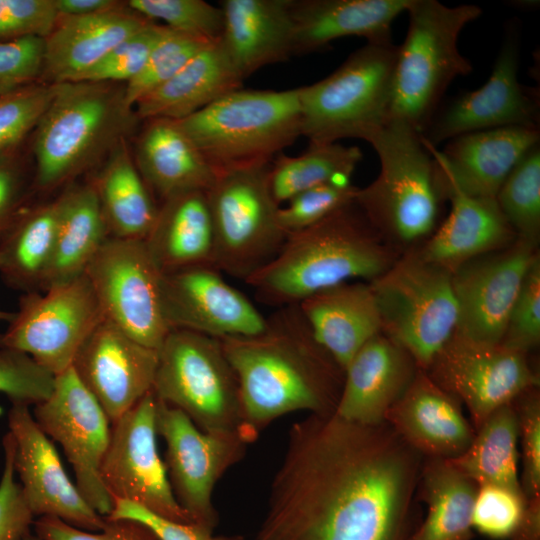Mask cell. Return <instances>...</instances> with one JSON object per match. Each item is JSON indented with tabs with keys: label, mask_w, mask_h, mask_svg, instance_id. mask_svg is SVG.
<instances>
[{
	"label": "cell",
	"mask_w": 540,
	"mask_h": 540,
	"mask_svg": "<svg viewBox=\"0 0 540 540\" xmlns=\"http://www.w3.org/2000/svg\"><path fill=\"white\" fill-rule=\"evenodd\" d=\"M423 460L385 422L310 414L289 430L257 540H408Z\"/></svg>",
	"instance_id": "1"
},
{
	"label": "cell",
	"mask_w": 540,
	"mask_h": 540,
	"mask_svg": "<svg viewBox=\"0 0 540 540\" xmlns=\"http://www.w3.org/2000/svg\"><path fill=\"white\" fill-rule=\"evenodd\" d=\"M220 340L238 379L240 431L249 443L285 414L335 412L344 370L317 342L297 304L278 308L255 335Z\"/></svg>",
	"instance_id": "2"
},
{
	"label": "cell",
	"mask_w": 540,
	"mask_h": 540,
	"mask_svg": "<svg viewBox=\"0 0 540 540\" xmlns=\"http://www.w3.org/2000/svg\"><path fill=\"white\" fill-rule=\"evenodd\" d=\"M400 256L353 202L288 234L276 256L244 282L260 302L280 308L342 283L370 282Z\"/></svg>",
	"instance_id": "3"
},
{
	"label": "cell",
	"mask_w": 540,
	"mask_h": 540,
	"mask_svg": "<svg viewBox=\"0 0 540 540\" xmlns=\"http://www.w3.org/2000/svg\"><path fill=\"white\" fill-rule=\"evenodd\" d=\"M137 118L124 84L57 83L35 128L36 187L53 190L91 168L125 140Z\"/></svg>",
	"instance_id": "4"
},
{
	"label": "cell",
	"mask_w": 540,
	"mask_h": 540,
	"mask_svg": "<svg viewBox=\"0 0 540 540\" xmlns=\"http://www.w3.org/2000/svg\"><path fill=\"white\" fill-rule=\"evenodd\" d=\"M380 172L358 188L355 203L381 237L401 254L424 242L438 227L447 201L435 159L421 135L389 120L368 141Z\"/></svg>",
	"instance_id": "5"
},
{
	"label": "cell",
	"mask_w": 540,
	"mask_h": 540,
	"mask_svg": "<svg viewBox=\"0 0 540 540\" xmlns=\"http://www.w3.org/2000/svg\"><path fill=\"white\" fill-rule=\"evenodd\" d=\"M408 29L398 45L389 120L420 135L440 108L450 84L473 70L461 54L462 30L481 14L475 4L448 6L436 0H410Z\"/></svg>",
	"instance_id": "6"
},
{
	"label": "cell",
	"mask_w": 540,
	"mask_h": 540,
	"mask_svg": "<svg viewBox=\"0 0 540 540\" xmlns=\"http://www.w3.org/2000/svg\"><path fill=\"white\" fill-rule=\"evenodd\" d=\"M177 122L216 175L266 166L302 136L299 89L240 88Z\"/></svg>",
	"instance_id": "7"
},
{
	"label": "cell",
	"mask_w": 540,
	"mask_h": 540,
	"mask_svg": "<svg viewBox=\"0 0 540 540\" xmlns=\"http://www.w3.org/2000/svg\"><path fill=\"white\" fill-rule=\"evenodd\" d=\"M398 45L366 42L330 75L299 87L302 136L310 143L368 141L388 121Z\"/></svg>",
	"instance_id": "8"
},
{
	"label": "cell",
	"mask_w": 540,
	"mask_h": 540,
	"mask_svg": "<svg viewBox=\"0 0 540 540\" xmlns=\"http://www.w3.org/2000/svg\"><path fill=\"white\" fill-rule=\"evenodd\" d=\"M369 283L381 333L426 370L456 329L452 272L409 250Z\"/></svg>",
	"instance_id": "9"
},
{
	"label": "cell",
	"mask_w": 540,
	"mask_h": 540,
	"mask_svg": "<svg viewBox=\"0 0 540 540\" xmlns=\"http://www.w3.org/2000/svg\"><path fill=\"white\" fill-rule=\"evenodd\" d=\"M152 391L204 432L240 431L239 383L218 338L170 330L158 349Z\"/></svg>",
	"instance_id": "10"
},
{
	"label": "cell",
	"mask_w": 540,
	"mask_h": 540,
	"mask_svg": "<svg viewBox=\"0 0 540 540\" xmlns=\"http://www.w3.org/2000/svg\"><path fill=\"white\" fill-rule=\"evenodd\" d=\"M269 166L219 173L207 190L214 265L243 281L270 262L287 237L269 189Z\"/></svg>",
	"instance_id": "11"
},
{
	"label": "cell",
	"mask_w": 540,
	"mask_h": 540,
	"mask_svg": "<svg viewBox=\"0 0 540 540\" xmlns=\"http://www.w3.org/2000/svg\"><path fill=\"white\" fill-rule=\"evenodd\" d=\"M40 293L22 294L0 347L29 355L55 377L72 367L89 335L104 319L85 273Z\"/></svg>",
	"instance_id": "12"
},
{
	"label": "cell",
	"mask_w": 540,
	"mask_h": 540,
	"mask_svg": "<svg viewBox=\"0 0 540 540\" xmlns=\"http://www.w3.org/2000/svg\"><path fill=\"white\" fill-rule=\"evenodd\" d=\"M162 273L145 240L112 237L85 271L104 318L155 350L170 331L162 309Z\"/></svg>",
	"instance_id": "13"
},
{
	"label": "cell",
	"mask_w": 540,
	"mask_h": 540,
	"mask_svg": "<svg viewBox=\"0 0 540 540\" xmlns=\"http://www.w3.org/2000/svg\"><path fill=\"white\" fill-rule=\"evenodd\" d=\"M157 433L166 443L165 468L173 495L193 523L213 531L216 483L246 453L240 431L204 432L182 411L157 399Z\"/></svg>",
	"instance_id": "14"
},
{
	"label": "cell",
	"mask_w": 540,
	"mask_h": 540,
	"mask_svg": "<svg viewBox=\"0 0 540 540\" xmlns=\"http://www.w3.org/2000/svg\"><path fill=\"white\" fill-rule=\"evenodd\" d=\"M442 389L464 404L474 430L498 408L539 387V374L528 354L499 344H483L456 332L438 351L426 370Z\"/></svg>",
	"instance_id": "15"
},
{
	"label": "cell",
	"mask_w": 540,
	"mask_h": 540,
	"mask_svg": "<svg viewBox=\"0 0 540 540\" xmlns=\"http://www.w3.org/2000/svg\"><path fill=\"white\" fill-rule=\"evenodd\" d=\"M520 48V23L510 20L489 79L480 88L461 93L439 108L421 134L423 140L437 148L475 131L510 126L539 128V90L518 80Z\"/></svg>",
	"instance_id": "16"
},
{
	"label": "cell",
	"mask_w": 540,
	"mask_h": 540,
	"mask_svg": "<svg viewBox=\"0 0 540 540\" xmlns=\"http://www.w3.org/2000/svg\"><path fill=\"white\" fill-rule=\"evenodd\" d=\"M157 398L151 390L111 424L100 473L112 500L135 503L181 523H193L176 501L157 446Z\"/></svg>",
	"instance_id": "17"
},
{
	"label": "cell",
	"mask_w": 540,
	"mask_h": 540,
	"mask_svg": "<svg viewBox=\"0 0 540 540\" xmlns=\"http://www.w3.org/2000/svg\"><path fill=\"white\" fill-rule=\"evenodd\" d=\"M33 417L41 430L61 445L82 497L97 513L108 517L113 500L100 468L110 441L111 423L72 367L55 377L50 396L34 406Z\"/></svg>",
	"instance_id": "18"
},
{
	"label": "cell",
	"mask_w": 540,
	"mask_h": 540,
	"mask_svg": "<svg viewBox=\"0 0 540 540\" xmlns=\"http://www.w3.org/2000/svg\"><path fill=\"white\" fill-rule=\"evenodd\" d=\"M539 241L517 237L507 247L473 258L452 272L455 332L474 342L499 344Z\"/></svg>",
	"instance_id": "19"
},
{
	"label": "cell",
	"mask_w": 540,
	"mask_h": 540,
	"mask_svg": "<svg viewBox=\"0 0 540 540\" xmlns=\"http://www.w3.org/2000/svg\"><path fill=\"white\" fill-rule=\"evenodd\" d=\"M161 300L170 330H189L218 339L262 331L266 317L212 265L162 273Z\"/></svg>",
	"instance_id": "20"
},
{
	"label": "cell",
	"mask_w": 540,
	"mask_h": 540,
	"mask_svg": "<svg viewBox=\"0 0 540 540\" xmlns=\"http://www.w3.org/2000/svg\"><path fill=\"white\" fill-rule=\"evenodd\" d=\"M8 427L15 441L14 469L34 517H56L83 530H101L106 517L97 513L82 497L29 407L11 405Z\"/></svg>",
	"instance_id": "21"
},
{
	"label": "cell",
	"mask_w": 540,
	"mask_h": 540,
	"mask_svg": "<svg viewBox=\"0 0 540 540\" xmlns=\"http://www.w3.org/2000/svg\"><path fill=\"white\" fill-rule=\"evenodd\" d=\"M158 350L105 318L79 349L72 368L114 423L152 390Z\"/></svg>",
	"instance_id": "22"
},
{
	"label": "cell",
	"mask_w": 540,
	"mask_h": 540,
	"mask_svg": "<svg viewBox=\"0 0 540 540\" xmlns=\"http://www.w3.org/2000/svg\"><path fill=\"white\" fill-rule=\"evenodd\" d=\"M539 139V128L510 126L457 136L443 150L422 141L435 159L445 197L447 189H454L471 197L496 198Z\"/></svg>",
	"instance_id": "23"
},
{
	"label": "cell",
	"mask_w": 540,
	"mask_h": 540,
	"mask_svg": "<svg viewBox=\"0 0 540 540\" xmlns=\"http://www.w3.org/2000/svg\"><path fill=\"white\" fill-rule=\"evenodd\" d=\"M461 405L419 368L388 410L385 423L423 457L450 460L462 454L475 435Z\"/></svg>",
	"instance_id": "24"
},
{
	"label": "cell",
	"mask_w": 540,
	"mask_h": 540,
	"mask_svg": "<svg viewBox=\"0 0 540 540\" xmlns=\"http://www.w3.org/2000/svg\"><path fill=\"white\" fill-rule=\"evenodd\" d=\"M418 369L404 349L379 333L344 369L343 387L334 414L364 426L384 423L388 410L406 390Z\"/></svg>",
	"instance_id": "25"
},
{
	"label": "cell",
	"mask_w": 540,
	"mask_h": 540,
	"mask_svg": "<svg viewBox=\"0 0 540 540\" xmlns=\"http://www.w3.org/2000/svg\"><path fill=\"white\" fill-rule=\"evenodd\" d=\"M151 23L128 6L92 15L59 16L44 38L42 79L47 84L75 81L119 43Z\"/></svg>",
	"instance_id": "26"
},
{
	"label": "cell",
	"mask_w": 540,
	"mask_h": 540,
	"mask_svg": "<svg viewBox=\"0 0 540 540\" xmlns=\"http://www.w3.org/2000/svg\"><path fill=\"white\" fill-rule=\"evenodd\" d=\"M219 39L243 79L294 55L291 0H223Z\"/></svg>",
	"instance_id": "27"
},
{
	"label": "cell",
	"mask_w": 540,
	"mask_h": 540,
	"mask_svg": "<svg viewBox=\"0 0 540 540\" xmlns=\"http://www.w3.org/2000/svg\"><path fill=\"white\" fill-rule=\"evenodd\" d=\"M446 199L451 203L449 215L424 242L411 249L422 259L453 272L517 239L495 198H476L447 189Z\"/></svg>",
	"instance_id": "28"
},
{
	"label": "cell",
	"mask_w": 540,
	"mask_h": 540,
	"mask_svg": "<svg viewBox=\"0 0 540 540\" xmlns=\"http://www.w3.org/2000/svg\"><path fill=\"white\" fill-rule=\"evenodd\" d=\"M298 307L317 342L344 370L381 333L376 300L367 281H350L315 293Z\"/></svg>",
	"instance_id": "29"
},
{
	"label": "cell",
	"mask_w": 540,
	"mask_h": 540,
	"mask_svg": "<svg viewBox=\"0 0 540 540\" xmlns=\"http://www.w3.org/2000/svg\"><path fill=\"white\" fill-rule=\"evenodd\" d=\"M410 0H291L294 55L312 53L349 36L392 40L394 20Z\"/></svg>",
	"instance_id": "30"
},
{
	"label": "cell",
	"mask_w": 540,
	"mask_h": 540,
	"mask_svg": "<svg viewBox=\"0 0 540 540\" xmlns=\"http://www.w3.org/2000/svg\"><path fill=\"white\" fill-rule=\"evenodd\" d=\"M243 78L217 40L197 53L168 81L134 105L141 119L182 120L240 89Z\"/></svg>",
	"instance_id": "31"
},
{
	"label": "cell",
	"mask_w": 540,
	"mask_h": 540,
	"mask_svg": "<svg viewBox=\"0 0 540 540\" xmlns=\"http://www.w3.org/2000/svg\"><path fill=\"white\" fill-rule=\"evenodd\" d=\"M135 163L161 200L192 190L207 191L216 174L177 121L148 119L135 150Z\"/></svg>",
	"instance_id": "32"
},
{
	"label": "cell",
	"mask_w": 540,
	"mask_h": 540,
	"mask_svg": "<svg viewBox=\"0 0 540 540\" xmlns=\"http://www.w3.org/2000/svg\"><path fill=\"white\" fill-rule=\"evenodd\" d=\"M145 243L162 272L215 266L207 191H186L162 200Z\"/></svg>",
	"instance_id": "33"
},
{
	"label": "cell",
	"mask_w": 540,
	"mask_h": 540,
	"mask_svg": "<svg viewBox=\"0 0 540 540\" xmlns=\"http://www.w3.org/2000/svg\"><path fill=\"white\" fill-rule=\"evenodd\" d=\"M108 237L93 182L65 190L58 197L54 249L41 291L83 275Z\"/></svg>",
	"instance_id": "34"
},
{
	"label": "cell",
	"mask_w": 540,
	"mask_h": 540,
	"mask_svg": "<svg viewBox=\"0 0 540 540\" xmlns=\"http://www.w3.org/2000/svg\"><path fill=\"white\" fill-rule=\"evenodd\" d=\"M109 237L145 240L159 205L131 157L125 140L108 155L93 181Z\"/></svg>",
	"instance_id": "35"
},
{
	"label": "cell",
	"mask_w": 540,
	"mask_h": 540,
	"mask_svg": "<svg viewBox=\"0 0 540 540\" xmlns=\"http://www.w3.org/2000/svg\"><path fill=\"white\" fill-rule=\"evenodd\" d=\"M418 486L428 513L408 540H471L477 484L447 460L425 458Z\"/></svg>",
	"instance_id": "36"
},
{
	"label": "cell",
	"mask_w": 540,
	"mask_h": 540,
	"mask_svg": "<svg viewBox=\"0 0 540 540\" xmlns=\"http://www.w3.org/2000/svg\"><path fill=\"white\" fill-rule=\"evenodd\" d=\"M58 197L22 211L0 240V275L11 288L41 291L55 243Z\"/></svg>",
	"instance_id": "37"
},
{
	"label": "cell",
	"mask_w": 540,
	"mask_h": 540,
	"mask_svg": "<svg viewBox=\"0 0 540 540\" xmlns=\"http://www.w3.org/2000/svg\"><path fill=\"white\" fill-rule=\"evenodd\" d=\"M518 439L517 415L510 403L495 410L475 430L468 448L447 461L477 486L496 484L522 491Z\"/></svg>",
	"instance_id": "38"
},
{
	"label": "cell",
	"mask_w": 540,
	"mask_h": 540,
	"mask_svg": "<svg viewBox=\"0 0 540 540\" xmlns=\"http://www.w3.org/2000/svg\"><path fill=\"white\" fill-rule=\"evenodd\" d=\"M362 152L339 143H310L298 156L278 157L269 166L268 184L274 201L282 206L297 194L331 181H349Z\"/></svg>",
	"instance_id": "39"
},
{
	"label": "cell",
	"mask_w": 540,
	"mask_h": 540,
	"mask_svg": "<svg viewBox=\"0 0 540 540\" xmlns=\"http://www.w3.org/2000/svg\"><path fill=\"white\" fill-rule=\"evenodd\" d=\"M497 204L517 237L540 236V145L517 164L496 195Z\"/></svg>",
	"instance_id": "40"
},
{
	"label": "cell",
	"mask_w": 540,
	"mask_h": 540,
	"mask_svg": "<svg viewBox=\"0 0 540 540\" xmlns=\"http://www.w3.org/2000/svg\"><path fill=\"white\" fill-rule=\"evenodd\" d=\"M213 42L165 26L140 73L124 84L127 104L134 108L138 100L172 78Z\"/></svg>",
	"instance_id": "41"
},
{
	"label": "cell",
	"mask_w": 540,
	"mask_h": 540,
	"mask_svg": "<svg viewBox=\"0 0 540 540\" xmlns=\"http://www.w3.org/2000/svg\"><path fill=\"white\" fill-rule=\"evenodd\" d=\"M129 9L148 20H161L165 26L211 41L220 39L223 13L203 0H129Z\"/></svg>",
	"instance_id": "42"
},
{
	"label": "cell",
	"mask_w": 540,
	"mask_h": 540,
	"mask_svg": "<svg viewBox=\"0 0 540 540\" xmlns=\"http://www.w3.org/2000/svg\"><path fill=\"white\" fill-rule=\"evenodd\" d=\"M527 498L521 490L496 484L477 487L472 528L492 539H511L524 515Z\"/></svg>",
	"instance_id": "43"
},
{
	"label": "cell",
	"mask_w": 540,
	"mask_h": 540,
	"mask_svg": "<svg viewBox=\"0 0 540 540\" xmlns=\"http://www.w3.org/2000/svg\"><path fill=\"white\" fill-rule=\"evenodd\" d=\"M57 84H32L0 96V157L35 129Z\"/></svg>",
	"instance_id": "44"
},
{
	"label": "cell",
	"mask_w": 540,
	"mask_h": 540,
	"mask_svg": "<svg viewBox=\"0 0 540 540\" xmlns=\"http://www.w3.org/2000/svg\"><path fill=\"white\" fill-rule=\"evenodd\" d=\"M357 190L349 181H331L307 189L280 206V225L287 235L314 225L355 202Z\"/></svg>",
	"instance_id": "45"
},
{
	"label": "cell",
	"mask_w": 540,
	"mask_h": 540,
	"mask_svg": "<svg viewBox=\"0 0 540 540\" xmlns=\"http://www.w3.org/2000/svg\"><path fill=\"white\" fill-rule=\"evenodd\" d=\"M164 30L165 25L151 23L119 43L96 65L71 82L128 83L140 73Z\"/></svg>",
	"instance_id": "46"
},
{
	"label": "cell",
	"mask_w": 540,
	"mask_h": 540,
	"mask_svg": "<svg viewBox=\"0 0 540 540\" xmlns=\"http://www.w3.org/2000/svg\"><path fill=\"white\" fill-rule=\"evenodd\" d=\"M55 376L29 355L0 347V393L11 405H37L46 400L54 387Z\"/></svg>",
	"instance_id": "47"
},
{
	"label": "cell",
	"mask_w": 540,
	"mask_h": 540,
	"mask_svg": "<svg viewBox=\"0 0 540 540\" xmlns=\"http://www.w3.org/2000/svg\"><path fill=\"white\" fill-rule=\"evenodd\" d=\"M540 343V256L529 268L510 312L500 342L506 348L529 354Z\"/></svg>",
	"instance_id": "48"
},
{
	"label": "cell",
	"mask_w": 540,
	"mask_h": 540,
	"mask_svg": "<svg viewBox=\"0 0 540 540\" xmlns=\"http://www.w3.org/2000/svg\"><path fill=\"white\" fill-rule=\"evenodd\" d=\"M522 448L520 485L527 499L540 496V395L539 387L520 394L513 402Z\"/></svg>",
	"instance_id": "49"
},
{
	"label": "cell",
	"mask_w": 540,
	"mask_h": 540,
	"mask_svg": "<svg viewBox=\"0 0 540 540\" xmlns=\"http://www.w3.org/2000/svg\"><path fill=\"white\" fill-rule=\"evenodd\" d=\"M44 38L0 41V96L36 84L42 78Z\"/></svg>",
	"instance_id": "50"
},
{
	"label": "cell",
	"mask_w": 540,
	"mask_h": 540,
	"mask_svg": "<svg viewBox=\"0 0 540 540\" xmlns=\"http://www.w3.org/2000/svg\"><path fill=\"white\" fill-rule=\"evenodd\" d=\"M4 467L0 479V540H22L29 534L34 515L15 481V441L10 432L3 438Z\"/></svg>",
	"instance_id": "51"
},
{
	"label": "cell",
	"mask_w": 540,
	"mask_h": 540,
	"mask_svg": "<svg viewBox=\"0 0 540 540\" xmlns=\"http://www.w3.org/2000/svg\"><path fill=\"white\" fill-rule=\"evenodd\" d=\"M58 17L54 0H0V41L45 38Z\"/></svg>",
	"instance_id": "52"
},
{
	"label": "cell",
	"mask_w": 540,
	"mask_h": 540,
	"mask_svg": "<svg viewBox=\"0 0 540 540\" xmlns=\"http://www.w3.org/2000/svg\"><path fill=\"white\" fill-rule=\"evenodd\" d=\"M33 526L35 534L42 540H159L144 523L125 518H106L99 531L83 530L49 516L38 517Z\"/></svg>",
	"instance_id": "53"
},
{
	"label": "cell",
	"mask_w": 540,
	"mask_h": 540,
	"mask_svg": "<svg viewBox=\"0 0 540 540\" xmlns=\"http://www.w3.org/2000/svg\"><path fill=\"white\" fill-rule=\"evenodd\" d=\"M108 519H132L144 523L159 540H242L240 537L214 536L195 523H181L160 517L132 502L114 500Z\"/></svg>",
	"instance_id": "54"
},
{
	"label": "cell",
	"mask_w": 540,
	"mask_h": 540,
	"mask_svg": "<svg viewBox=\"0 0 540 540\" xmlns=\"http://www.w3.org/2000/svg\"><path fill=\"white\" fill-rule=\"evenodd\" d=\"M26 179L19 164L0 157V240L22 212Z\"/></svg>",
	"instance_id": "55"
},
{
	"label": "cell",
	"mask_w": 540,
	"mask_h": 540,
	"mask_svg": "<svg viewBox=\"0 0 540 540\" xmlns=\"http://www.w3.org/2000/svg\"><path fill=\"white\" fill-rule=\"evenodd\" d=\"M58 16H84L120 9L126 6L116 0H54Z\"/></svg>",
	"instance_id": "56"
},
{
	"label": "cell",
	"mask_w": 540,
	"mask_h": 540,
	"mask_svg": "<svg viewBox=\"0 0 540 540\" xmlns=\"http://www.w3.org/2000/svg\"><path fill=\"white\" fill-rule=\"evenodd\" d=\"M511 540H540V496L527 499L524 515Z\"/></svg>",
	"instance_id": "57"
},
{
	"label": "cell",
	"mask_w": 540,
	"mask_h": 540,
	"mask_svg": "<svg viewBox=\"0 0 540 540\" xmlns=\"http://www.w3.org/2000/svg\"><path fill=\"white\" fill-rule=\"evenodd\" d=\"M13 315L14 312L10 313L0 309V322L4 321L8 323L12 319Z\"/></svg>",
	"instance_id": "58"
},
{
	"label": "cell",
	"mask_w": 540,
	"mask_h": 540,
	"mask_svg": "<svg viewBox=\"0 0 540 540\" xmlns=\"http://www.w3.org/2000/svg\"><path fill=\"white\" fill-rule=\"evenodd\" d=\"M22 540H42L40 537H38L35 533L32 534L31 532L27 534Z\"/></svg>",
	"instance_id": "59"
}]
</instances>
